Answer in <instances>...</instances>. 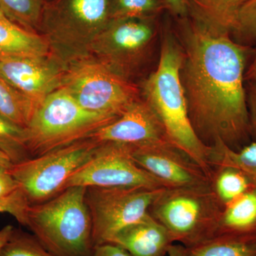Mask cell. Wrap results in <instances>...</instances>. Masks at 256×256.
<instances>
[{
    "instance_id": "e0dca14e",
    "label": "cell",
    "mask_w": 256,
    "mask_h": 256,
    "mask_svg": "<svg viewBox=\"0 0 256 256\" xmlns=\"http://www.w3.org/2000/svg\"><path fill=\"white\" fill-rule=\"evenodd\" d=\"M248 0H188V15L210 30L232 35Z\"/></svg>"
},
{
    "instance_id": "277c9868",
    "label": "cell",
    "mask_w": 256,
    "mask_h": 256,
    "mask_svg": "<svg viewBox=\"0 0 256 256\" xmlns=\"http://www.w3.org/2000/svg\"><path fill=\"white\" fill-rule=\"evenodd\" d=\"M117 118L86 110L63 88L47 96L25 128V142L30 158L90 137Z\"/></svg>"
},
{
    "instance_id": "7402d4cb",
    "label": "cell",
    "mask_w": 256,
    "mask_h": 256,
    "mask_svg": "<svg viewBox=\"0 0 256 256\" xmlns=\"http://www.w3.org/2000/svg\"><path fill=\"white\" fill-rule=\"evenodd\" d=\"M34 110L33 104L0 76V116L26 128Z\"/></svg>"
},
{
    "instance_id": "4316f807",
    "label": "cell",
    "mask_w": 256,
    "mask_h": 256,
    "mask_svg": "<svg viewBox=\"0 0 256 256\" xmlns=\"http://www.w3.org/2000/svg\"><path fill=\"white\" fill-rule=\"evenodd\" d=\"M232 36L246 46L256 42V0H248L242 6Z\"/></svg>"
},
{
    "instance_id": "2e32d148",
    "label": "cell",
    "mask_w": 256,
    "mask_h": 256,
    "mask_svg": "<svg viewBox=\"0 0 256 256\" xmlns=\"http://www.w3.org/2000/svg\"><path fill=\"white\" fill-rule=\"evenodd\" d=\"M50 54V45L41 34L28 31L6 18H0V60L36 58Z\"/></svg>"
},
{
    "instance_id": "9a60e30c",
    "label": "cell",
    "mask_w": 256,
    "mask_h": 256,
    "mask_svg": "<svg viewBox=\"0 0 256 256\" xmlns=\"http://www.w3.org/2000/svg\"><path fill=\"white\" fill-rule=\"evenodd\" d=\"M109 242L122 248L132 256H168L174 244L168 230L149 213L120 230Z\"/></svg>"
},
{
    "instance_id": "74e56055",
    "label": "cell",
    "mask_w": 256,
    "mask_h": 256,
    "mask_svg": "<svg viewBox=\"0 0 256 256\" xmlns=\"http://www.w3.org/2000/svg\"><path fill=\"white\" fill-rule=\"evenodd\" d=\"M45 2H48L50 1V0H44Z\"/></svg>"
},
{
    "instance_id": "836d02e7",
    "label": "cell",
    "mask_w": 256,
    "mask_h": 256,
    "mask_svg": "<svg viewBox=\"0 0 256 256\" xmlns=\"http://www.w3.org/2000/svg\"><path fill=\"white\" fill-rule=\"evenodd\" d=\"M245 79L250 82H256V52L254 60L246 69Z\"/></svg>"
},
{
    "instance_id": "8d00e7d4",
    "label": "cell",
    "mask_w": 256,
    "mask_h": 256,
    "mask_svg": "<svg viewBox=\"0 0 256 256\" xmlns=\"http://www.w3.org/2000/svg\"><path fill=\"white\" fill-rule=\"evenodd\" d=\"M0 18H6L4 16V15L3 14V13L2 12L1 10H0Z\"/></svg>"
},
{
    "instance_id": "5b68a950",
    "label": "cell",
    "mask_w": 256,
    "mask_h": 256,
    "mask_svg": "<svg viewBox=\"0 0 256 256\" xmlns=\"http://www.w3.org/2000/svg\"><path fill=\"white\" fill-rule=\"evenodd\" d=\"M111 20V0L45 2L38 33L50 54L68 64L89 54L92 42Z\"/></svg>"
},
{
    "instance_id": "f1b7e54d",
    "label": "cell",
    "mask_w": 256,
    "mask_h": 256,
    "mask_svg": "<svg viewBox=\"0 0 256 256\" xmlns=\"http://www.w3.org/2000/svg\"><path fill=\"white\" fill-rule=\"evenodd\" d=\"M246 92L250 136L255 140L254 142H256V82H250Z\"/></svg>"
},
{
    "instance_id": "3957f363",
    "label": "cell",
    "mask_w": 256,
    "mask_h": 256,
    "mask_svg": "<svg viewBox=\"0 0 256 256\" xmlns=\"http://www.w3.org/2000/svg\"><path fill=\"white\" fill-rule=\"evenodd\" d=\"M86 190L69 186L53 198L28 207L26 227L54 256H92Z\"/></svg>"
},
{
    "instance_id": "52a82bcc",
    "label": "cell",
    "mask_w": 256,
    "mask_h": 256,
    "mask_svg": "<svg viewBox=\"0 0 256 256\" xmlns=\"http://www.w3.org/2000/svg\"><path fill=\"white\" fill-rule=\"evenodd\" d=\"M86 110L118 118L139 88L92 55L66 64L62 86Z\"/></svg>"
},
{
    "instance_id": "8fae6325",
    "label": "cell",
    "mask_w": 256,
    "mask_h": 256,
    "mask_svg": "<svg viewBox=\"0 0 256 256\" xmlns=\"http://www.w3.org/2000/svg\"><path fill=\"white\" fill-rule=\"evenodd\" d=\"M132 146L120 143H100L96 154L68 178L69 186L141 188L158 190L162 184L133 160Z\"/></svg>"
},
{
    "instance_id": "44dd1931",
    "label": "cell",
    "mask_w": 256,
    "mask_h": 256,
    "mask_svg": "<svg viewBox=\"0 0 256 256\" xmlns=\"http://www.w3.org/2000/svg\"><path fill=\"white\" fill-rule=\"evenodd\" d=\"M210 184L224 207L252 188L246 175L233 166H218L213 170Z\"/></svg>"
},
{
    "instance_id": "e575fe53",
    "label": "cell",
    "mask_w": 256,
    "mask_h": 256,
    "mask_svg": "<svg viewBox=\"0 0 256 256\" xmlns=\"http://www.w3.org/2000/svg\"><path fill=\"white\" fill-rule=\"evenodd\" d=\"M186 248L181 244H173L168 250V256H184Z\"/></svg>"
},
{
    "instance_id": "6da1fadb",
    "label": "cell",
    "mask_w": 256,
    "mask_h": 256,
    "mask_svg": "<svg viewBox=\"0 0 256 256\" xmlns=\"http://www.w3.org/2000/svg\"><path fill=\"white\" fill-rule=\"evenodd\" d=\"M178 20L183 38L180 75L194 130L207 146L220 140L240 149L250 137L244 86L250 47L188 15Z\"/></svg>"
},
{
    "instance_id": "484cf974",
    "label": "cell",
    "mask_w": 256,
    "mask_h": 256,
    "mask_svg": "<svg viewBox=\"0 0 256 256\" xmlns=\"http://www.w3.org/2000/svg\"><path fill=\"white\" fill-rule=\"evenodd\" d=\"M0 256H54L33 234L14 228Z\"/></svg>"
},
{
    "instance_id": "1f68e13d",
    "label": "cell",
    "mask_w": 256,
    "mask_h": 256,
    "mask_svg": "<svg viewBox=\"0 0 256 256\" xmlns=\"http://www.w3.org/2000/svg\"><path fill=\"white\" fill-rule=\"evenodd\" d=\"M18 188L20 184L8 170H0V197L8 196Z\"/></svg>"
},
{
    "instance_id": "4dcf8cb0",
    "label": "cell",
    "mask_w": 256,
    "mask_h": 256,
    "mask_svg": "<svg viewBox=\"0 0 256 256\" xmlns=\"http://www.w3.org/2000/svg\"><path fill=\"white\" fill-rule=\"evenodd\" d=\"M92 256H132L122 248L116 244H100L94 247Z\"/></svg>"
},
{
    "instance_id": "30bf717a",
    "label": "cell",
    "mask_w": 256,
    "mask_h": 256,
    "mask_svg": "<svg viewBox=\"0 0 256 256\" xmlns=\"http://www.w3.org/2000/svg\"><path fill=\"white\" fill-rule=\"evenodd\" d=\"M160 190L88 186L85 200L94 247L110 242L120 230L144 218Z\"/></svg>"
},
{
    "instance_id": "ffe728a7",
    "label": "cell",
    "mask_w": 256,
    "mask_h": 256,
    "mask_svg": "<svg viewBox=\"0 0 256 256\" xmlns=\"http://www.w3.org/2000/svg\"><path fill=\"white\" fill-rule=\"evenodd\" d=\"M212 146L210 166L212 170L218 166H233L240 170L256 188V142L248 143L238 150H233L217 140Z\"/></svg>"
},
{
    "instance_id": "9c48e42d",
    "label": "cell",
    "mask_w": 256,
    "mask_h": 256,
    "mask_svg": "<svg viewBox=\"0 0 256 256\" xmlns=\"http://www.w3.org/2000/svg\"><path fill=\"white\" fill-rule=\"evenodd\" d=\"M156 32V18L111 20L92 42L89 54L131 80L150 55Z\"/></svg>"
},
{
    "instance_id": "d6a6232c",
    "label": "cell",
    "mask_w": 256,
    "mask_h": 256,
    "mask_svg": "<svg viewBox=\"0 0 256 256\" xmlns=\"http://www.w3.org/2000/svg\"><path fill=\"white\" fill-rule=\"evenodd\" d=\"M14 228V227L13 226L8 225L0 230V250H1V249L4 246L5 244L8 242Z\"/></svg>"
},
{
    "instance_id": "83f0119b",
    "label": "cell",
    "mask_w": 256,
    "mask_h": 256,
    "mask_svg": "<svg viewBox=\"0 0 256 256\" xmlns=\"http://www.w3.org/2000/svg\"><path fill=\"white\" fill-rule=\"evenodd\" d=\"M30 203L21 188L8 196L0 197V214L8 213L14 217L18 223L26 226V214Z\"/></svg>"
},
{
    "instance_id": "603a6c76",
    "label": "cell",
    "mask_w": 256,
    "mask_h": 256,
    "mask_svg": "<svg viewBox=\"0 0 256 256\" xmlns=\"http://www.w3.org/2000/svg\"><path fill=\"white\" fill-rule=\"evenodd\" d=\"M44 4V0H0V10L12 22L38 33Z\"/></svg>"
},
{
    "instance_id": "f546056e",
    "label": "cell",
    "mask_w": 256,
    "mask_h": 256,
    "mask_svg": "<svg viewBox=\"0 0 256 256\" xmlns=\"http://www.w3.org/2000/svg\"><path fill=\"white\" fill-rule=\"evenodd\" d=\"M165 10L174 18H183L188 15V0H163Z\"/></svg>"
},
{
    "instance_id": "5bb4252c",
    "label": "cell",
    "mask_w": 256,
    "mask_h": 256,
    "mask_svg": "<svg viewBox=\"0 0 256 256\" xmlns=\"http://www.w3.org/2000/svg\"><path fill=\"white\" fill-rule=\"evenodd\" d=\"M90 138L99 143H120L132 146L170 143L158 116L141 98L128 106L116 120L101 128Z\"/></svg>"
},
{
    "instance_id": "d4e9b609",
    "label": "cell",
    "mask_w": 256,
    "mask_h": 256,
    "mask_svg": "<svg viewBox=\"0 0 256 256\" xmlns=\"http://www.w3.org/2000/svg\"><path fill=\"white\" fill-rule=\"evenodd\" d=\"M163 10V0H111V20L156 18Z\"/></svg>"
},
{
    "instance_id": "d590c367",
    "label": "cell",
    "mask_w": 256,
    "mask_h": 256,
    "mask_svg": "<svg viewBox=\"0 0 256 256\" xmlns=\"http://www.w3.org/2000/svg\"><path fill=\"white\" fill-rule=\"evenodd\" d=\"M13 164H14L8 154L0 150V170H8Z\"/></svg>"
},
{
    "instance_id": "8992f818",
    "label": "cell",
    "mask_w": 256,
    "mask_h": 256,
    "mask_svg": "<svg viewBox=\"0 0 256 256\" xmlns=\"http://www.w3.org/2000/svg\"><path fill=\"white\" fill-rule=\"evenodd\" d=\"M224 208L210 182L162 188L148 213L168 230L173 242L188 248L216 236Z\"/></svg>"
},
{
    "instance_id": "4fadbf2b",
    "label": "cell",
    "mask_w": 256,
    "mask_h": 256,
    "mask_svg": "<svg viewBox=\"0 0 256 256\" xmlns=\"http://www.w3.org/2000/svg\"><path fill=\"white\" fill-rule=\"evenodd\" d=\"M65 66L50 54L36 58L0 60V76L36 109L47 96L62 88Z\"/></svg>"
},
{
    "instance_id": "d6986e66",
    "label": "cell",
    "mask_w": 256,
    "mask_h": 256,
    "mask_svg": "<svg viewBox=\"0 0 256 256\" xmlns=\"http://www.w3.org/2000/svg\"><path fill=\"white\" fill-rule=\"evenodd\" d=\"M184 256H256V235L218 234L186 248Z\"/></svg>"
},
{
    "instance_id": "7c38bea8",
    "label": "cell",
    "mask_w": 256,
    "mask_h": 256,
    "mask_svg": "<svg viewBox=\"0 0 256 256\" xmlns=\"http://www.w3.org/2000/svg\"><path fill=\"white\" fill-rule=\"evenodd\" d=\"M132 146L131 156L140 168L165 188H184L210 183L203 170L170 143Z\"/></svg>"
},
{
    "instance_id": "ac0fdd59",
    "label": "cell",
    "mask_w": 256,
    "mask_h": 256,
    "mask_svg": "<svg viewBox=\"0 0 256 256\" xmlns=\"http://www.w3.org/2000/svg\"><path fill=\"white\" fill-rule=\"evenodd\" d=\"M256 235V188L224 207L216 234Z\"/></svg>"
},
{
    "instance_id": "ba28073f",
    "label": "cell",
    "mask_w": 256,
    "mask_h": 256,
    "mask_svg": "<svg viewBox=\"0 0 256 256\" xmlns=\"http://www.w3.org/2000/svg\"><path fill=\"white\" fill-rule=\"evenodd\" d=\"M100 144L87 138L14 164L8 172L18 182L30 204L42 203L63 191L68 178L92 159Z\"/></svg>"
},
{
    "instance_id": "7a4b0ae2",
    "label": "cell",
    "mask_w": 256,
    "mask_h": 256,
    "mask_svg": "<svg viewBox=\"0 0 256 256\" xmlns=\"http://www.w3.org/2000/svg\"><path fill=\"white\" fill-rule=\"evenodd\" d=\"M183 60L182 46L172 34L165 32L159 64L143 82L142 98L162 124L170 143L190 156L210 180L212 146L202 142L190 121L180 75Z\"/></svg>"
},
{
    "instance_id": "cb8c5ba5",
    "label": "cell",
    "mask_w": 256,
    "mask_h": 256,
    "mask_svg": "<svg viewBox=\"0 0 256 256\" xmlns=\"http://www.w3.org/2000/svg\"><path fill=\"white\" fill-rule=\"evenodd\" d=\"M0 150L8 154L13 164H18L31 158L25 142V128L12 124L1 116Z\"/></svg>"
}]
</instances>
